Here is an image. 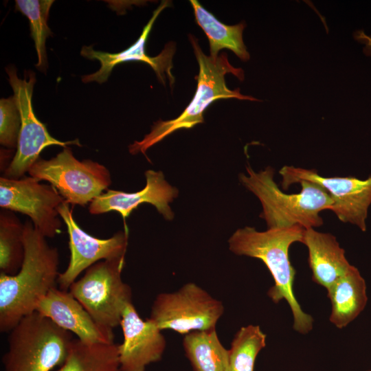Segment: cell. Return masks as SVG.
Wrapping results in <instances>:
<instances>
[{
	"label": "cell",
	"instance_id": "cell-3",
	"mask_svg": "<svg viewBox=\"0 0 371 371\" xmlns=\"http://www.w3.org/2000/svg\"><path fill=\"white\" fill-rule=\"evenodd\" d=\"M246 170L247 175H239V180L259 199L262 208L260 217L266 221L268 229L294 225L308 229L323 225L319 213L330 210L333 200L322 186L302 181L299 183L302 187L299 193L286 194L274 181L273 168L267 167L256 172L247 166Z\"/></svg>",
	"mask_w": 371,
	"mask_h": 371
},
{
	"label": "cell",
	"instance_id": "cell-2",
	"mask_svg": "<svg viewBox=\"0 0 371 371\" xmlns=\"http://www.w3.org/2000/svg\"><path fill=\"white\" fill-rule=\"evenodd\" d=\"M305 229L294 225L260 232L246 226L238 229L228 240L232 252L258 258L266 265L274 281L267 295L275 303L287 302L293 317V329L303 335L313 329V318L302 310L293 293L296 271L289 260V249L295 242L302 243Z\"/></svg>",
	"mask_w": 371,
	"mask_h": 371
},
{
	"label": "cell",
	"instance_id": "cell-16",
	"mask_svg": "<svg viewBox=\"0 0 371 371\" xmlns=\"http://www.w3.org/2000/svg\"><path fill=\"white\" fill-rule=\"evenodd\" d=\"M36 312L87 343L114 342L113 330L99 326L69 291L54 287L38 302Z\"/></svg>",
	"mask_w": 371,
	"mask_h": 371
},
{
	"label": "cell",
	"instance_id": "cell-17",
	"mask_svg": "<svg viewBox=\"0 0 371 371\" xmlns=\"http://www.w3.org/2000/svg\"><path fill=\"white\" fill-rule=\"evenodd\" d=\"M302 243L308 249L313 281L326 290L352 265L346 257L345 250L331 234L308 228L305 229Z\"/></svg>",
	"mask_w": 371,
	"mask_h": 371
},
{
	"label": "cell",
	"instance_id": "cell-1",
	"mask_svg": "<svg viewBox=\"0 0 371 371\" xmlns=\"http://www.w3.org/2000/svg\"><path fill=\"white\" fill-rule=\"evenodd\" d=\"M24 258L14 275L0 273V330L10 332L36 312L40 300L56 287L59 254L32 221L24 223Z\"/></svg>",
	"mask_w": 371,
	"mask_h": 371
},
{
	"label": "cell",
	"instance_id": "cell-20",
	"mask_svg": "<svg viewBox=\"0 0 371 371\" xmlns=\"http://www.w3.org/2000/svg\"><path fill=\"white\" fill-rule=\"evenodd\" d=\"M183 347L194 371H230L228 350L216 328L185 335Z\"/></svg>",
	"mask_w": 371,
	"mask_h": 371
},
{
	"label": "cell",
	"instance_id": "cell-15",
	"mask_svg": "<svg viewBox=\"0 0 371 371\" xmlns=\"http://www.w3.org/2000/svg\"><path fill=\"white\" fill-rule=\"evenodd\" d=\"M145 177L146 183L142 190L135 192L108 190L90 203L89 212L100 214L115 211L125 222L134 210L146 203L154 205L165 219L172 220L175 214L169 204L178 196V190L166 181L161 171L148 170Z\"/></svg>",
	"mask_w": 371,
	"mask_h": 371
},
{
	"label": "cell",
	"instance_id": "cell-12",
	"mask_svg": "<svg viewBox=\"0 0 371 371\" xmlns=\"http://www.w3.org/2000/svg\"><path fill=\"white\" fill-rule=\"evenodd\" d=\"M58 212L67 226L70 250L68 266L58 278L59 289L68 291L82 271L99 261L125 257L128 229L120 231L109 238L100 239L79 227L67 202L58 207Z\"/></svg>",
	"mask_w": 371,
	"mask_h": 371
},
{
	"label": "cell",
	"instance_id": "cell-25",
	"mask_svg": "<svg viewBox=\"0 0 371 371\" xmlns=\"http://www.w3.org/2000/svg\"><path fill=\"white\" fill-rule=\"evenodd\" d=\"M21 115L14 96L0 100V143L12 149L17 147Z\"/></svg>",
	"mask_w": 371,
	"mask_h": 371
},
{
	"label": "cell",
	"instance_id": "cell-6",
	"mask_svg": "<svg viewBox=\"0 0 371 371\" xmlns=\"http://www.w3.org/2000/svg\"><path fill=\"white\" fill-rule=\"evenodd\" d=\"M125 257L99 261L69 289L101 327L113 330L120 325L126 306L132 302L131 286L122 279Z\"/></svg>",
	"mask_w": 371,
	"mask_h": 371
},
{
	"label": "cell",
	"instance_id": "cell-10",
	"mask_svg": "<svg viewBox=\"0 0 371 371\" xmlns=\"http://www.w3.org/2000/svg\"><path fill=\"white\" fill-rule=\"evenodd\" d=\"M65 199L52 185L42 184L31 176L12 179L0 178V206L28 216L34 226L46 238L60 232L58 207Z\"/></svg>",
	"mask_w": 371,
	"mask_h": 371
},
{
	"label": "cell",
	"instance_id": "cell-4",
	"mask_svg": "<svg viewBox=\"0 0 371 371\" xmlns=\"http://www.w3.org/2000/svg\"><path fill=\"white\" fill-rule=\"evenodd\" d=\"M190 43L199 66V72L195 77L197 88L195 94L185 110L177 117L163 121L159 120L152 126L150 132L140 141H135L128 146L129 153H139L146 156V150L163 140L172 133L181 129H189L203 122V112L213 102L218 99L237 98L240 100H257L251 96L240 93V89H229L225 83V76L231 73L239 80H243L244 72L240 68L234 67L229 62L226 53L214 58L205 55L198 40L189 35Z\"/></svg>",
	"mask_w": 371,
	"mask_h": 371
},
{
	"label": "cell",
	"instance_id": "cell-13",
	"mask_svg": "<svg viewBox=\"0 0 371 371\" xmlns=\"http://www.w3.org/2000/svg\"><path fill=\"white\" fill-rule=\"evenodd\" d=\"M169 4L168 1H162L153 12L152 17L144 26L138 39L132 45L122 52L109 53L95 50L92 46H83L80 51L81 56L90 60H98L101 66L96 72L83 76L82 81L85 83L96 82L102 84L108 80L113 69L117 65L124 62L136 60L149 65L156 73L159 80L164 85L166 83V74L168 75L170 84L172 86L175 81V78L171 73L172 60L175 52L174 43H168L163 51L155 57L149 56L146 52V41L153 24L159 14Z\"/></svg>",
	"mask_w": 371,
	"mask_h": 371
},
{
	"label": "cell",
	"instance_id": "cell-8",
	"mask_svg": "<svg viewBox=\"0 0 371 371\" xmlns=\"http://www.w3.org/2000/svg\"><path fill=\"white\" fill-rule=\"evenodd\" d=\"M224 309L221 301L197 284L188 282L174 292L158 294L148 318L161 330L185 335L216 328Z\"/></svg>",
	"mask_w": 371,
	"mask_h": 371
},
{
	"label": "cell",
	"instance_id": "cell-7",
	"mask_svg": "<svg viewBox=\"0 0 371 371\" xmlns=\"http://www.w3.org/2000/svg\"><path fill=\"white\" fill-rule=\"evenodd\" d=\"M30 176L48 181L69 204L86 205L102 194L111 183L109 170L91 159L79 161L67 146L50 159L39 158Z\"/></svg>",
	"mask_w": 371,
	"mask_h": 371
},
{
	"label": "cell",
	"instance_id": "cell-11",
	"mask_svg": "<svg viewBox=\"0 0 371 371\" xmlns=\"http://www.w3.org/2000/svg\"><path fill=\"white\" fill-rule=\"evenodd\" d=\"M282 188L308 181L322 186L331 196L330 210L338 219L366 230V220L371 205V176L366 179L354 177H323L317 170L284 166L279 171Z\"/></svg>",
	"mask_w": 371,
	"mask_h": 371
},
{
	"label": "cell",
	"instance_id": "cell-18",
	"mask_svg": "<svg viewBox=\"0 0 371 371\" xmlns=\"http://www.w3.org/2000/svg\"><path fill=\"white\" fill-rule=\"evenodd\" d=\"M327 293L332 306L329 321L339 329L355 319L368 302L366 281L353 265L327 289Z\"/></svg>",
	"mask_w": 371,
	"mask_h": 371
},
{
	"label": "cell",
	"instance_id": "cell-27",
	"mask_svg": "<svg viewBox=\"0 0 371 371\" xmlns=\"http://www.w3.org/2000/svg\"><path fill=\"white\" fill-rule=\"evenodd\" d=\"M367 371H371V370H367Z\"/></svg>",
	"mask_w": 371,
	"mask_h": 371
},
{
	"label": "cell",
	"instance_id": "cell-19",
	"mask_svg": "<svg viewBox=\"0 0 371 371\" xmlns=\"http://www.w3.org/2000/svg\"><path fill=\"white\" fill-rule=\"evenodd\" d=\"M55 371H121L117 344L73 339L64 363Z\"/></svg>",
	"mask_w": 371,
	"mask_h": 371
},
{
	"label": "cell",
	"instance_id": "cell-9",
	"mask_svg": "<svg viewBox=\"0 0 371 371\" xmlns=\"http://www.w3.org/2000/svg\"><path fill=\"white\" fill-rule=\"evenodd\" d=\"M5 71L20 113L21 128L16 152L5 170L3 177L16 179L28 172L45 148L53 145L65 148L71 144L80 146V144L78 139L62 142L54 138L45 124L36 117L32 106V93L36 81L33 71H29L24 78L21 79L14 66H9Z\"/></svg>",
	"mask_w": 371,
	"mask_h": 371
},
{
	"label": "cell",
	"instance_id": "cell-24",
	"mask_svg": "<svg viewBox=\"0 0 371 371\" xmlns=\"http://www.w3.org/2000/svg\"><path fill=\"white\" fill-rule=\"evenodd\" d=\"M267 335L258 325L241 327L228 350L230 371H254L259 352L266 346Z\"/></svg>",
	"mask_w": 371,
	"mask_h": 371
},
{
	"label": "cell",
	"instance_id": "cell-21",
	"mask_svg": "<svg viewBox=\"0 0 371 371\" xmlns=\"http://www.w3.org/2000/svg\"><path fill=\"white\" fill-rule=\"evenodd\" d=\"M190 2L193 8L197 24L207 37L210 56L216 58L220 50L228 49L243 61L249 59V54L243 40V32L245 27L244 23L225 25L205 10L198 1L191 0Z\"/></svg>",
	"mask_w": 371,
	"mask_h": 371
},
{
	"label": "cell",
	"instance_id": "cell-26",
	"mask_svg": "<svg viewBox=\"0 0 371 371\" xmlns=\"http://www.w3.org/2000/svg\"><path fill=\"white\" fill-rule=\"evenodd\" d=\"M361 39H363V41H364V42H365V43H366V45H367V47H366V48H367L368 49H369L370 50H371V38H369V37L365 36V35L361 36Z\"/></svg>",
	"mask_w": 371,
	"mask_h": 371
},
{
	"label": "cell",
	"instance_id": "cell-23",
	"mask_svg": "<svg viewBox=\"0 0 371 371\" xmlns=\"http://www.w3.org/2000/svg\"><path fill=\"white\" fill-rule=\"evenodd\" d=\"M52 0H16L15 8L27 16L30 23V36L34 40L38 58L36 67L45 72L47 67L45 42L52 34L47 25Z\"/></svg>",
	"mask_w": 371,
	"mask_h": 371
},
{
	"label": "cell",
	"instance_id": "cell-5",
	"mask_svg": "<svg viewBox=\"0 0 371 371\" xmlns=\"http://www.w3.org/2000/svg\"><path fill=\"white\" fill-rule=\"evenodd\" d=\"M73 339L71 333L34 312L9 332L3 371H52L64 363Z\"/></svg>",
	"mask_w": 371,
	"mask_h": 371
},
{
	"label": "cell",
	"instance_id": "cell-14",
	"mask_svg": "<svg viewBox=\"0 0 371 371\" xmlns=\"http://www.w3.org/2000/svg\"><path fill=\"white\" fill-rule=\"evenodd\" d=\"M120 326L124 337L117 344L121 371H146L161 360L166 346L162 330L150 318L143 319L132 302L126 306Z\"/></svg>",
	"mask_w": 371,
	"mask_h": 371
},
{
	"label": "cell",
	"instance_id": "cell-22",
	"mask_svg": "<svg viewBox=\"0 0 371 371\" xmlns=\"http://www.w3.org/2000/svg\"><path fill=\"white\" fill-rule=\"evenodd\" d=\"M24 224L11 211L0 214V269L14 275L20 269L24 258Z\"/></svg>",
	"mask_w": 371,
	"mask_h": 371
}]
</instances>
